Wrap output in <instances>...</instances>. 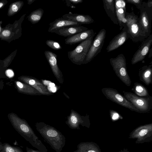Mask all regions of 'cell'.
I'll list each match as a JSON object with an SVG mask.
<instances>
[{"label": "cell", "instance_id": "1", "mask_svg": "<svg viewBox=\"0 0 152 152\" xmlns=\"http://www.w3.org/2000/svg\"><path fill=\"white\" fill-rule=\"evenodd\" d=\"M7 117L15 130L34 147L40 152H48L46 147L25 120L12 112L8 113Z\"/></svg>", "mask_w": 152, "mask_h": 152}, {"label": "cell", "instance_id": "2", "mask_svg": "<svg viewBox=\"0 0 152 152\" xmlns=\"http://www.w3.org/2000/svg\"><path fill=\"white\" fill-rule=\"evenodd\" d=\"M36 129L45 141L56 152H60L64 146L66 138L53 127L43 122L37 123Z\"/></svg>", "mask_w": 152, "mask_h": 152}, {"label": "cell", "instance_id": "3", "mask_svg": "<svg viewBox=\"0 0 152 152\" xmlns=\"http://www.w3.org/2000/svg\"><path fill=\"white\" fill-rule=\"evenodd\" d=\"M131 10L130 13L126 12L125 15L129 38L135 43L143 41L146 38L142 31L139 18L134 13L133 7Z\"/></svg>", "mask_w": 152, "mask_h": 152}, {"label": "cell", "instance_id": "4", "mask_svg": "<svg viewBox=\"0 0 152 152\" xmlns=\"http://www.w3.org/2000/svg\"><path fill=\"white\" fill-rule=\"evenodd\" d=\"M110 61L117 77L127 86H130L132 81L127 71L126 59L123 54L115 58H111Z\"/></svg>", "mask_w": 152, "mask_h": 152}, {"label": "cell", "instance_id": "5", "mask_svg": "<svg viewBox=\"0 0 152 152\" xmlns=\"http://www.w3.org/2000/svg\"><path fill=\"white\" fill-rule=\"evenodd\" d=\"M94 36L80 42L75 49L68 52V57L72 63L78 65L83 64L91 45Z\"/></svg>", "mask_w": 152, "mask_h": 152}, {"label": "cell", "instance_id": "6", "mask_svg": "<svg viewBox=\"0 0 152 152\" xmlns=\"http://www.w3.org/2000/svg\"><path fill=\"white\" fill-rule=\"evenodd\" d=\"M124 96L141 113L149 112L152 108V96L140 97L130 92L123 91Z\"/></svg>", "mask_w": 152, "mask_h": 152}, {"label": "cell", "instance_id": "7", "mask_svg": "<svg viewBox=\"0 0 152 152\" xmlns=\"http://www.w3.org/2000/svg\"><path fill=\"white\" fill-rule=\"evenodd\" d=\"M103 94L107 99L132 111L141 112L131 102L116 89L110 88H104L102 89Z\"/></svg>", "mask_w": 152, "mask_h": 152}, {"label": "cell", "instance_id": "8", "mask_svg": "<svg viewBox=\"0 0 152 152\" xmlns=\"http://www.w3.org/2000/svg\"><path fill=\"white\" fill-rule=\"evenodd\" d=\"M139 18L143 33L146 38L151 34L152 7L148 6L147 2H142Z\"/></svg>", "mask_w": 152, "mask_h": 152}, {"label": "cell", "instance_id": "9", "mask_svg": "<svg viewBox=\"0 0 152 152\" xmlns=\"http://www.w3.org/2000/svg\"><path fill=\"white\" fill-rule=\"evenodd\" d=\"M129 139H136V144L150 142L152 140V123L140 126L129 134Z\"/></svg>", "mask_w": 152, "mask_h": 152}, {"label": "cell", "instance_id": "10", "mask_svg": "<svg viewBox=\"0 0 152 152\" xmlns=\"http://www.w3.org/2000/svg\"><path fill=\"white\" fill-rule=\"evenodd\" d=\"M106 34V31L104 28L99 31L93 39L83 64L90 62L101 52L104 42Z\"/></svg>", "mask_w": 152, "mask_h": 152}, {"label": "cell", "instance_id": "11", "mask_svg": "<svg viewBox=\"0 0 152 152\" xmlns=\"http://www.w3.org/2000/svg\"><path fill=\"white\" fill-rule=\"evenodd\" d=\"M152 44V34L143 41L137 50L134 54L131 60V64H134L143 60L150 51Z\"/></svg>", "mask_w": 152, "mask_h": 152}, {"label": "cell", "instance_id": "12", "mask_svg": "<svg viewBox=\"0 0 152 152\" xmlns=\"http://www.w3.org/2000/svg\"><path fill=\"white\" fill-rule=\"evenodd\" d=\"M66 124L72 129H80V125L88 128H90V126L88 116H81L74 111H72L68 117Z\"/></svg>", "mask_w": 152, "mask_h": 152}, {"label": "cell", "instance_id": "13", "mask_svg": "<svg viewBox=\"0 0 152 152\" xmlns=\"http://www.w3.org/2000/svg\"><path fill=\"white\" fill-rule=\"evenodd\" d=\"M44 53L55 77L60 83H62L63 81L62 75L57 64V55L49 50L45 51Z\"/></svg>", "mask_w": 152, "mask_h": 152}, {"label": "cell", "instance_id": "14", "mask_svg": "<svg viewBox=\"0 0 152 152\" xmlns=\"http://www.w3.org/2000/svg\"><path fill=\"white\" fill-rule=\"evenodd\" d=\"M126 4L125 0H115L116 14L120 30H122L124 27H126V20L125 17Z\"/></svg>", "mask_w": 152, "mask_h": 152}, {"label": "cell", "instance_id": "15", "mask_svg": "<svg viewBox=\"0 0 152 152\" xmlns=\"http://www.w3.org/2000/svg\"><path fill=\"white\" fill-rule=\"evenodd\" d=\"M19 81L27 84L36 89L40 94L50 95L51 93L36 78L30 76L22 75L18 78Z\"/></svg>", "mask_w": 152, "mask_h": 152}, {"label": "cell", "instance_id": "16", "mask_svg": "<svg viewBox=\"0 0 152 152\" xmlns=\"http://www.w3.org/2000/svg\"><path fill=\"white\" fill-rule=\"evenodd\" d=\"M128 38L127 28L124 27L121 32L115 36L110 42L106 48L107 52H109L118 48Z\"/></svg>", "mask_w": 152, "mask_h": 152}, {"label": "cell", "instance_id": "17", "mask_svg": "<svg viewBox=\"0 0 152 152\" xmlns=\"http://www.w3.org/2000/svg\"><path fill=\"white\" fill-rule=\"evenodd\" d=\"M92 29L86 31L67 37L65 39V43L67 45H72L81 42L96 34Z\"/></svg>", "mask_w": 152, "mask_h": 152}, {"label": "cell", "instance_id": "18", "mask_svg": "<svg viewBox=\"0 0 152 152\" xmlns=\"http://www.w3.org/2000/svg\"><path fill=\"white\" fill-rule=\"evenodd\" d=\"M81 25L73 21L69 20L63 18L62 17L56 19L49 24L48 31L54 33L56 30L62 28L69 26H79Z\"/></svg>", "mask_w": 152, "mask_h": 152}, {"label": "cell", "instance_id": "19", "mask_svg": "<svg viewBox=\"0 0 152 152\" xmlns=\"http://www.w3.org/2000/svg\"><path fill=\"white\" fill-rule=\"evenodd\" d=\"M88 28L83 26H69L56 31L54 33L64 37H69L86 31Z\"/></svg>", "mask_w": 152, "mask_h": 152}, {"label": "cell", "instance_id": "20", "mask_svg": "<svg viewBox=\"0 0 152 152\" xmlns=\"http://www.w3.org/2000/svg\"><path fill=\"white\" fill-rule=\"evenodd\" d=\"M62 18L65 19L82 24H89L94 22L93 19L88 15L69 13L64 14Z\"/></svg>", "mask_w": 152, "mask_h": 152}, {"label": "cell", "instance_id": "21", "mask_svg": "<svg viewBox=\"0 0 152 152\" xmlns=\"http://www.w3.org/2000/svg\"><path fill=\"white\" fill-rule=\"evenodd\" d=\"M140 80L147 86L152 83V64L145 65L139 69Z\"/></svg>", "mask_w": 152, "mask_h": 152}, {"label": "cell", "instance_id": "22", "mask_svg": "<svg viewBox=\"0 0 152 152\" xmlns=\"http://www.w3.org/2000/svg\"><path fill=\"white\" fill-rule=\"evenodd\" d=\"M103 7L107 15L114 24L118 25L115 6V0H103Z\"/></svg>", "mask_w": 152, "mask_h": 152}, {"label": "cell", "instance_id": "23", "mask_svg": "<svg viewBox=\"0 0 152 152\" xmlns=\"http://www.w3.org/2000/svg\"><path fill=\"white\" fill-rule=\"evenodd\" d=\"M73 152H101L99 146L93 142H83L77 146V149Z\"/></svg>", "mask_w": 152, "mask_h": 152}, {"label": "cell", "instance_id": "24", "mask_svg": "<svg viewBox=\"0 0 152 152\" xmlns=\"http://www.w3.org/2000/svg\"><path fill=\"white\" fill-rule=\"evenodd\" d=\"M14 83L15 87L19 93L30 95L40 94L36 89L27 84L19 80H15Z\"/></svg>", "mask_w": 152, "mask_h": 152}, {"label": "cell", "instance_id": "25", "mask_svg": "<svg viewBox=\"0 0 152 152\" xmlns=\"http://www.w3.org/2000/svg\"><path fill=\"white\" fill-rule=\"evenodd\" d=\"M131 90L136 95L140 97H146L150 96L147 89L141 83L136 82Z\"/></svg>", "mask_w": 152, "mask_h": 152}, {"label": "cell", "instance_id": "26", "mask_svg": "<svg viewBox=\"0 0 152 152\" xmlns=\"http://www.w3.org/2000/svg\"><path fill=\"white\" fill-rule=\"evenodd\" d=\"M43 13L42 9H37L32 12L28 16V20L33 24L37 23L41 19Z\"/></svg>", "mask_w": 152, "mask_h": 152}, {"label": "cell", "instance_id": "27", "mask_svg": "<svg viewBox=\"0 0 152 152\" xmlns=\"http://www.w3.org/2000/svg\"><path fill=\"white\" fill-rule=\"evenodd\" d=\"M23 2L18 1L12 4L9 7L7 15L10 16L18 12L23 6Z\"/></svg>", "mask_w": 152, "mask_h": 152}, {"label": "cell", "instance_id": "28", "mask_svg": "<svg viewBox=\"0 0 152 152\" xmlns=\"http://www.w3.org/2000/svg\"><path fill=\"white\" fill-rule=\"evenodd\" d=\"M0 152H23L20 147L11 145L7 143H2V148Z\"/></svg>", "mask_w": 152, "mask_h": 152}, {"label": "cell", "instance_id": "29", "mask_svg": "<svg viewBox=\"0 0 152 152\" xmlns=\"http://www.w3.org/2000/svg\"><path fill=\"white\" fill-rule=\"evenodd\" d=\"M45 43L49 47L54 50H58L62 48L60 44L58 42L54 40H47Z\"/></svg>", "mask_w": 152, "mask_h": 152}, {"label": "cell", "instance_id": "30", "mask_svg": "<svg viewBox=\"0 0 152 152\" xmlns=\"http://www.w3.org/2000/svg\"><path fill=\"white\" fill-rule=\"evenodd\" d=\"M109 113L111 119L113 121L123 118V117L120 114L114 110H110Z\"/></svg>", "mask_w": 152, "mask_h": 152}, {"label": "cell", "instance_id": "31", "mask_svg": "<svg viewBox=\"0 0 152 152\" xmlns=\"http://www.w3.org/2000/svg\"><path fill=\"white\" fill-rule=\"evenodd\" d=\"M126 2L134 4L140 10L142 4V0H126Z\"/></svg>", "mask_w": 152, "mask_h": 152}, {"label": "cell", "instance_id": "32", "mask_svg": "<svg viewBox=\"0 0 152 152\" xmlns=\"http://www.w3.org/2000/svg\"><path fill=\"white\" fill-rule=\"evenodd\" d=\"M42 81L44 85L47 87V89L49 91L51 88L56 86L54 83L49 81L46 80H42Z\"/></svg>", "mask_w": 152, "mask_h": 152}, {"label": "cell", "instance_id": "33", "mask_svg": "<svg viewBox=\"0 0 152 152\" xmlns=\"http://www.w3.org/2000/svg\"><path fill=\"white\" fill-rule=\"evenodd\" d=\"M5 74L9 78L12 77L14 75V72L11 69L7 70L5 72Z\"/></svg>", "mask_w": 152, "mask_h": 152}, {"label": "cell", "instance_id": "34", "mask_svg": "<svg viewBox=\"0 0 152 152\" xmlns=\"http://www.w3.org/2000/svg\"><path fill=\"white\" fill-rule=\"evenodd\" d=\"M11 34V32L9 30L6 29L4 30L1 33L2 35L4 37H8Z\"/></svg>", "mask_w": 152, "mask_h": 152}, {"label": "cell", "instance_id": "35", "mask_svg": "<svg viewBox=\"0 0 152 152\" xmlns=\"http://www.w3.org/2000/svg\"><path fill=\"white\" fill-rule=\"evenodd\" d=\"M68 1L71 3L74 4H77L83 2V0H69Z\"/></svg>", "mask_w": 152, "mask_h": 152}, {"label": "cell", "instance_id": "36", "mask_svg": "<svg viewBox=\"0 0 152 152\" xmlns=\"http://www.w3.org/2000/svg\"><path fill=\"white\" fill-rule=\"evenodd\" d=\"M26 149L27 152H40L38 150H34L27 147H26Z\"/></svg>", "mask_w": 152, "mask_h": 152}, {"label": "cell", "instance_id": "37", "mask_svg": "<svg viewBox=\"0 0 152 152\" xmlns=\"http://www.w3.org/2000/svg\"><path fill=\"white\" fill-rule=\"evenodd\" d=\"M7 3V1H0V9L2 8Z\"/></svg>", "mask_w": 152, "mask_h": 152}, {"label": "cell", "instance_id": "38", "mask_svg": "<svg viewBox=\"0 0 152 152\" xmlns=\"http://www.w3.org/2000/svg\"><path fill=\"white\" fill-rule=\"evenodd\" d=\"M118 152H129L128 150L126 148H124L119 151Z\"/></svg>", "mask_w": 152, "mask_h": 152}, {"label": "cell", "instance_id": "39", "mask_svg": "<svg viewBox=\"0 0 152 152\" xmlns=\"http://www.w3.org/2000/svg\"><path fill=\"white\" fill-rule=\"evenodd\" d=\"M35 0H28V4H31L32 3L34 2Z\"/></svg>", "mask_w": 152, "mask_h": 152}, {"label": "cell", "instance_id": "40", "mask_svg": "<svg viewBox=\"0 0 152 152\" xmlns=\"http://www.w3.org/2000/svg\"><path fill=\"white\" fill-rule=\"evenodd\" d=\"M3 85L2 82L0 81V90L2 89Z\"/></svg>", "mask_w": 152, "mask_h": 152}, {"label": "cell", "instance_id": "41", "mask_svg": "<svg viewBox=\"0 0 152 152\" xmlns=\"http://www.w3.org/2000/svg\"><path fill=\"white\" fill-rule=\"evenodd\" d=\"M2 148V143L0 142V152Z\"/></svg>", "mask_w": 152, "mask_h": 152}, {"label": "cell", "instance_id": "42", "mask_svg": "<svg viewBox=\"0 0 152 152\" xmlns=\"http://www.w3.org/2000/svg\"><path fill=\"white\" fill-rule=\"evenodd\" d=\"M1 26L0 25V33L1 32Z\"/></svg>", "mask_w": 152, "mask_h": 152}, {"label": "cell", "instance_id": "43", "mask_svg": "<svg viewBox=\"0 0 152 152\" xmlns=\"http://www.w3.org/2000/svg\"><path fill=\"white\" fill-rule=\"evenodd\" d=\"M1 140V137H0V140Z\"/></svg>", "mask_w": 152, "mask_h": 152}]
</instances>
